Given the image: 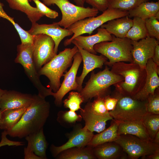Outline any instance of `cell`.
Returning a JSON list of instances; mask_svg holds the SVG:
<instances>
[{
  "label": "cell",
  "instance_id": "obj_1",
  "mask_svg": "<svg viewBox=\"0 0 159 159\" xmlns=\"http://www.w3.org/2000/svg\"><path fill=\"white\" fill-rule=\"evenodd\" d=\"M33 96V101L19 122L12 129L6 130L7 135L22 138L43 127L49 115L50 105L45 98L38 95Z\"/></svg>",
  "mask_w": 159,
  "mask_h": 159
},
{
  "label": "cell",
  "instance_id": "obj_2",
  "mask_svg": "<svg viewBox=\"0 0 159 159\" xmlns=\"http://www.w3.org/2000/svg\"><path fill=\"white\" fill-rule=\"evenodd\" d=\"M111 67L112 72L124 78L123 81L114 85L123 93L133 97L143 87L146 73L145 69H142L138 64L133 62H119Z\"/></svg>",
  "mask_w": 159,
  "mask_h": 159
},
{
  "label": "cell",
  "instance_id": "obj_3",
  "mask_svg": "<svg viewBox=\"0 0 159 159\" xmlns=\"http://www.w3.org/2000/svg\"><path fill=\"white\" fill-rule=\"evenodd\" d=\"M112 96L117 100L115 109L109 111L110 115L115 120L120 122L142 121L147 113V100L135 99L116 87Z\"/></svg>",
  "mask_w": 159,
  "mask_h": 159
},
{
  "label": "cell",
  "instance_id": "obj_4",
  "mask_svg": "<svg viewBox=\"0 0 159 159\" xmlns=\"http://www.w3.org/2000/svg\"><path fill=\"white\" fill-rule=\"evenodd\" d=\"M79 51L75 45L72 48H65L57 54L38 71L39 76L44 75L49 79V89L54 92L59 90L61 85V77L67 68L72 66L73 57Z\"/></svg>",
  "mask_w": 159,
  "mask_h": 159
},
{
  "label": "cell",
  "instance_id": "obj_5",
  "mask_svg": "<svg viewBox=\"0 0 159 159\" xmlns=\"http://www.w3.org/2000/svg\"><path fill=\"white\" fill-rule=\"evenodd\" d=\"M112 36V41L102 42L93 47L96 52L101 54L108 59L109 61H107L105 64L111 67L117 62H132V40L126 37L120 38Z\"/></svg>",
  "mask_w": 159,
  "mask_h": 159
},
{
  "label": "cell",
  "instance_id": "obj_6",
  "mask_svg": "<svg viewBox=\"0 0 159 159\" xmlns=\"http://www.w3.org/2000/svg\"><path fill=\"white\" fill-rule=\"evenodd\" d=\"M123 80V77L113 73L106 65L103 70L96 74L92 71L85 87L79 92L84 102H87L93 97L108 95L107 92L111 86Z\"/></svg>",
  "mask_w": 159,
  "mask_h": 159
},
{
  "label": "cell",
  "instance_id": "obj_7",
  "mask_svg": "<svg viewBox=\"0 0 159 159\" xmlns=\"http://www.w3.org/2000/svg\"><path fill=\"white\" fill-rule=\"evenodd\" d=\"M128 15V11L108 8L98 16L79 20L67 28L73 32V35L70 38L65 40L64 45L67 46L70 44L72 40L78 36L86 33L90 35L94 30L109 21Z\"/></svg>",
  "mask_w": 159,
  "mask_h": 159
},
{
  "label": "cell",
  "instance_id": "obj_8",
  "mask_svg": "<svg viewBox=\"0 0 159 159\" xmlns=\"http://www.w3.org/2000/svg\"><path fill=\"white\" fill-rule=\"evenodd\" d=\"M42 0L47 6L55 4L59 7L62 14V18L57 23L65 29L80 20L95 16L99 13L94 8L78 6L71 3L69 0Z\"/></svg>",
  "mask_w": 159,
  "mask_h": 159
},
{
  "label": "cell",
  "instance_id": "obj_9",
  "mask_svg": "<svg viewBox=\"0 0 159 159\" xmlns=\"http://www.w3.org/2000/svg\"><path fill=\"white\" fill-rule=\"evenodd\" d=\"M33 44L27 43L17 46V53L15 62L21 64L25 73L38 92V95L42 98L50 95L52 91L44 86L40 80L33 58Z\"/></svg>",
  "mask_w": 159,
  "mask_h": 159
},
{
  "label": "cell",
  "instance_id": "obj_10",
  "mask_svg": "<svg viewBox=\"0 0 159 159\" xmlns=\"http://www.w3.org/2000/svg\"><path fill=\"white\" fill-rule=\"evenodd\" d=\"M115 141L121 146L127 157L131 159L143 158L154 153L159 149V145L151 140L141 139L129 134L119 135Z\"/></svg>",
  "mask_w": 159,
  "mask_h": 159
},
{
  "label": "cell",
  "instance_id": "obj_11",
  "mask_svg": "<svg viewBox=\"0 0 159 159\" xmlns=\"http://www.w3.org/2000/svg\"><path fill=\"white\" fill-rule=\"evenodd\" d=\"M33 58L37 70H39L57 54L55 43L50 36L44 34L33 35Z\"/></svg>",
  "mask_w": 159,
  "mask_h": 159
},
{
  "label": "cell",
  "instance_id": "obj_12",
  "mask_svg": "<svg viewBox=\"0 0 159 159\" xmlns=\"http://www.w3.org/2000/svg\"><path fill=\"white\" fill-rule=\"evenodd\" d=\"M82 61V55L79 51L74 56L73 62L69 70L63 74L64 80L59 90L55 92H51L50 95L54 98V102L57 106H62L63 98L69 92L72 90L78 91L79 86L76 81V75Z\"/></svg>",
  "mask_w": 159,
  "mask_h": 159
},
{
  "label": "cell",
  "instance_id": "obj_13",
  "mask_svg": "<svg viewBox=\"0 0 159 159\" xmlns=\"http://www.w3.org/2000/svg\"><path fill=\"white\" fill-rule=\"evenodd\" d=\"M72 131L66 134L68 138L67 142L57 146L53 144L50 149L53 157L55 158L60 152L67 149L74 147H84L87 145L94 134L85 126L83 127L80 124L75 125Z\"/></svg>",
  "mask_w": 159,
  "mask_h": 159
},
{
  "label": "cell",
  "instance_id": "obj_14",
  "mask_svg": "<svg viewBox=\"0 0 159 159\" xmlns=\"http://www.w3.org/2000/svg\"><path fill=\"white\" fill-rule=\"evenodd\" d=\"M133 62L138 64L142 69H145L148 60L153 57L159 41L147 36L138 41H132Z\"/></svg>",
  "mask_w": 159,
  "mask_h": 159
},
{
  "label": "cell",
  "instance_id": "obj_15",
  "mask_svg": "<svg viewBox=\"0 0 159 159\" xmlns=\"http://www.w3.org/2000/svg\"><path fill=\"white\" fill-rule=\"evenodd\" d=\"M60 26L57 22L50 24H40L36 22L32 23L31 28L27 32L33 36L44 34L51 37L54 42V51L57 54L59 45L62 40L65 37L73 34L68 29Z\"/></svg>",
  "mask_w": 159,
  "mask_h": 159
},
{
  "label": "cell",
  "instance_id": "obj_16",
  "mask_svg": "<svg viewBox=\"0 0 159 159\" xmlns=\"http://www.w3.org/2000/svg\"><path fill=\"white\" fill-rule=\"evenodd\" d=\"M145 69L146 76L144 85L138 93L132 97L141 100H147L149 96L153 94L159 87V66L152 58L148 60Z\"/></svg>",
  "mask_w": 159,
  "mask_h": 159
},
{
  "label": "cell",
  "instance_id": "obj_17",
  "mask_svg": "<svg viewBox=\"0 0 159 159\" xmlns=\"http://www.w3.org/2000/svg\"><path fill=\"white\" fill-rule=\"evenodd\" d=\"M33 100V95L30 94L14 90H6L0 99V110L2 111L7 110L28 108Z\"/></svg>",
  "mask_w": 159,
  "mask_h": 159
},
{
  "label": "cell",
  "instance_id": "obj_18",
  "mask_svg": "<svg viewBox=\"0 0 159 159\" xmlns=\"http://www.w3.org/2000/svg\"><path fill=\"white\" fill-rule=\"evenodd\" d=\"M82 55L83 63L82 74L76 77V81L79 86L78 92L82 89L83 80L88 74L96 68H102L103 65L107 61V59L101 54L100 56L90 53L76 45Z\"/></svg>",
  "mask_w": 159,
  "mask_h": 159
},
{
  "label": "cell",
  "instance_id": "obj_19",
  "mask_svg": "<svg viewBox=\"0 0 159 159\" xmlns=\"http://www.w3.org/2000/svg\"><path fill=\"white\" fill-rule=\"evenodd\" d=\"M112 35L104 28L97 29V32L95 34L88 36L81 35L75 37L71 41L75 45L93 54H97L93 49L96 44L104 41H110L112 40Z\"/></svg>",
  "mask_w": 159,
  "mask_h": 159
},
{
  "label": "cell",
  "instance_id": "obj_20",
  "mask_svg": "<svg viewBox=\"0 0 159 159\" xmlns=\"http://www.w3.org/2000/svg\"><path fill=\"white\" fill-rule=\"evenodd\" d=\"M96 159H125L127 157L121 146L115 141L103 143L92 148Z\"/></svg>",
  "mask_w": 159,
  "mask_h": 159
},
{
  "label": "cell",
  "instance_id": "obj_21",
  "mask_svg": "<svg viewBox=\"0 0 159 159\" xmlns=\"http://www.w3.org/2000/svg\"><path fill=\"white\" fill-rule=\"evenodd\" d=\"M133 24V21L128 16L112 19L100 27L104 28L110 34L115 37L123 38Z\"/></svg>",
  "mask_w": 159,
  "mask_h": 159
},
{
  "label": "cell",
  "instance_id": "obj_22",
  "mask_svg": "<svg viewBox=\"0 0 159 159\" xmlns=\"http://www.w3.org/2000/svg\"><path fill=\"white\" fill-rule=\"evenodd\" d=\"M80 115L84 120L85 126L93 132H100L105 129L107 122L113 119L112 117H105L97 115L84 108L80 110Z\"/></svg>",
  "mask_w": 159,
  "mask_h": 159
},
{
  "label": "cell",
  "instance_id": "obj_23",
  "mask_svg": "<svg viewBox=\"0 0 159 159\" xmlns=\"http://www.w3.org/2000/svg\"><path fill=\"white\" fill-rule=\"evenodd\" d=\"M117 133L118 135H132L141 139L151 140L142 121L141 120L120 122Z\"/></svg>",
  "mask_w": 159,
  "mask_h": 159
},
{
  "label": "cell",
  "instance_id": "obj_24",
  "mask_svg": "<svg viewBox=\"0 0 159 159\" xmlns=\"http://www.w3.org/2000/svg\"><path fill=\"white\" fill-rule=\"evenodd\" d=\"M119 121L112 119L110 125L98 134L94 135L87 146L93 148L103 143L115 141L119 135L117 133Z\"/></svg>",
  "mask_w": 159,
  "mask_h": 159
},
{
  "label": "cell",
  "instance_id": "obj_25",
  "mask_svg": "<svg viewBox=\"0 0 159 159\" xmlns=\"http://www.w3.org/2000/svg\"><path fill=\"white\" fill-rule=\"evenodd\" d=\"M31 145L35 154L41 159H47L46 151L48 143L43 132V127L37 132L31 134L25 137Z\"/></svg>",
  "mask_w": 159,
  "mask_h": 159
},
{
  "label": "cell",
  "instance_id": "obj_26",
  "mask_svg": "<svg viewBox=\"0 0 159 159\" xmlns=\"http://www.w3.org/2000/svg\"><path fill=\"white\" fill-rule=\"evenodd\" d=\"M128 12L129 17H137L145 20L159 12V1L143 2Z\"/></svg>",
  "mask_w": 159,
  "mask_h": 159
},
{
  "label": "cell",
  "instance_id": "obj_27",
  "mask_svg": "<svg viewBox=\"0 0 159 159\" xmlns=\"http://www.w3.org/2000/svg\"><path fill=\"white\" fill-rule=\"evenodd\" d=\"M10 8L25 13L32 23H36L44 16L36 7L31 6L29 0H6Z\"/></svg>",
  "mask_w": 159,
  "mask_h": 159
},
{
  "label": "cell",
  "instance_id": "obj_28",
  "mask_svg": "<svg viewBox=\"0 0 159 159\" xmlns=\"http://www.w3.org/2000/svg\"><path fill=\"white\" fill-rule=\"evenodd\" d=\"M55 158L57 159H96L92 148L87 146L74 147L60 152Z\"/></svg>",
  "mask_w": 159,
  "mask_h": 159
},
{
  "label": "cell",
  "instance_id": "obj_29",
  "mask_svg": "<svg viewBox=\"0 0 159 159\" xmlns=\"http://www.w3.org/2000/svg\"><path fill=\"white\" fill-rule=\"evenodd\" d=\"M27 108L7 110L1 111L0 119V129L10 130L19 122Z\"/></svg>",
  "mask_w": 159,
  "mask_h": 159
},
{
  "label": "cell",
  "instance_id": "obj_30",
  "mask_svg": "<svg viewBox=\"0 0 159 159\" xmlns=\"http://www.w3.org/2000/svg\"><path fill=\"white\" fill-rule=\"evenodd\" d=\"M132 21V25L127 33L125 37L132 41H138L148 36L145 20L134 17Z\"/></svg>",
  "mask_w": 159,
  "mask_h": 159
},
{
  "label": "cell",
  "instance_id": "obj_31",
  "mask_svg": "<svg viewBox=\"0 0 159 159\" xmlns=\"http://www.w3.org/2000/svg\"><path fill=\"white\" fill-rule=\"evenodd\" d=\"M82 119L80 114L78 115L75 111L69 110L58 112L57 120L62 126L69 128L74 126L77 122L81 121Z\"/></svg>",
  "mask_w": 159,
  "mask_h": 159
},
{
  "label": "cell",
  "instance_id": "obj_32",
  "mask_svg": "<svg viewBox=\"0 0 159 159\" xmlns=\"http://www.w3.org/2000/svg\"><path fill=\"white\" fill-rule=\"evenodd\" d=\"M105 96H98L95 97V99L92 102L90 101L87 102L84 108L99 116L112 117L110 114L109 111L106 108L104 102Z\"/></svg>",
  "mask_w": 159,
  "mask_h": 159
},
{
  "label": "cell",
  "instance_id": "obj_33",
  "mask_svg": "<svg viewBox=\"0 0 159 159\" xmlns=\"http://www.w3.org/2000/svg\"><path fill=\"white\" fill-rule=\"evenodd\" d=\"M142 122L153 141L156 134L159 131V115L147 113L143 117Z\"/></svg>",
  "mask_w": 159,
  "mask_h": 159
},
{
  "label": "cell",
  "instance_id": "obj_34",
  "mask_svg": "<svg viewBox=\"0 0 159 159\" xmlns=\"http://www.w3.org/2000/svg\"><path fill=\"white\" fill-rule=\"evenodd\" d=\"M148 0H107L108 8L127 11Z\"/></svg>",
  "mask_w": 159,
  "mask_h": 159
},
{
  "label": "cell",
  "instance_id": "obj_35",
  "mask_svg": "<svg viewBox=\"0 0 159 159\" xmlns=\"http://www.w3.org/2000/svg\"><path fill=\"white\" fill-rule=\"evenodd\" d=\"M65 108L76 111L81 110V105L84 102L83 98L79 92L72 91L70 92L67 98L62 101Z\"/></svg>",
  "mask_w": 159,
  "mask_h": 159
},
{
  "label": "cell",
  "instance_id": "obj_36",
  "mask_svg": "<svg viewBox=\"0 0 159 159\" xmlns=\"http://www.w3.org/2000/svg\"><path fill=\"white\" fill-rule=\"evenodd\" d=\"M148 36L159 41V21L155 16L145 20Z\"/></svg>",
  "mask_w": 159,
  "mask_h": 159
},
{
  "label": "cell",
  "instance_id": "obj_37",
  "mask_svg": "<svg viewBox=\"0 0 159 159\" xmlns=\"http://www.w3.org/2000/svg\"><path fill=\"white\" fill-rule=\"evenodd\" d=\"M147 113L159 115V92L157 89L154 94L150 95L147 99Z\"/></svg>",
  "mask_w": 159,
  "mask_h": 159
},
{
  "label": "cell",
  "instance_id": "obj_38",
  "mask_svg": "<svg viewBox=\"0 0 159 159\" xmlns=\"http://www.w3.org/2000/svg\"><path fill=\"white\" fill-rule=\"evenodd\" d=\"M35 3L38 11L44 16L50 19H55L58 16V13L56 11L48 8L39 0H32Z\"/></svg>",
  "mask_w": 159,
  "mask_h": 159
},
{
  "label": "cell",
  "instance_id": "obj_39",
  "mask_svg": "<svg viewBox=\"0 0 159 159\" xmlns=\"http://www.w3.org/2000/svg\"><path fill=\"white\" fill-rule=\"evenodd\" d=\"M85 1L99 11L102 12L108 8L107 0H85Z\"/></svg>",
  "mask_w": 159,
  "mask_h": 159
},
{
  "label": "cell",
  "instance_id": "obj_40",
  "mask_svg": "<svg viewBox=\"0 0 159 159\" xmlns=\"http://www.w3.org/2000/svg\"><path fill=\"white\" fill-rule=\"evenodd\" d=\"M7 134L6 130L2 133L1 140L0 143V147L5 145L9 146H21L24 145L23 142L10 140L6 138Z\"/></svg>",
  "mask_w": 159,
  "mask_h": 159
},
{
  "label": "cell",
  "instance_id": "obj_41",
  "mask_svg": "<svg viewBox=\"0 0 159 159\" xmlns=\"http://www.w3.org/2000/svg\"><path fill=\"white\" fill-rule=\"evenodd\" d=\"M117 102V99L109 95L104 97V102L106 109L109 111L113 110L115 108Z\"/></svg>",
  "mask_w": 159,
  "mask_h": 159
},
{
  "label": "cell",
  "instance_id": "obj_42",
  "mask_svg": "<svg viewBox=\"0 0 159 159\" xmlns=\"http://www.w3.org/2000/svg\"><path fill=\"white\" fill-rule=\"evenodd\" d=\"M24 159H41L34 153L30 143H28L26 148H24Z\"/></svg>",
  "mask_w": 159,
  "mask_h": 159
},
{
  "label": "cell",
  "instance_id": "obj_43",
  "mask_svg": "<svg viewBox=\"0 0 159 159\" xmlns=\"http://www.w3.org/2000/svg\"><path fill=\"white\" fill-rule=\"evenodd\" d=\"M154 62L158 66H159V45L157 44L155 48L154 54L152 58Z\"/></svg>",
  "mask_w": 159,
  "mask_h": 159
},
{
  "label": "cell",
  "instance_id": "obj_44",
  "mask_svg": "<svg viewBox=\"0 0 159 159\" xmlns=\"http://www.w3.org/2000/svg\"><path fill=\"white\" fill-rule=\"evenodd\" d=\"M143 159H159V149H158L154 153L142 158Z\"/></svg>",
  "mask_w": 159,
  "mask_h": 159
},
{
  "label": "cell",
  "instance_id": "obj_45",
  "mask_svg": "<svg viewBox=\"0 0 159 159\" xmlns=\"http://www.w3.org/2000/svg\"><path fill=\"white\" fill-rule=\"evenodd\" d=\"M74 2L76 3V5L81 6L84 7V5L85 3V0H73Z\"/></svg>",
  "mask_w": 159,
  "mask_h": 159
},
{
  "label": "cell",
  "instance_id": "obj_46",
  "mask_svg": "<svg viewBox=\"0 0 159 159\" xmlns=\"http://www.w3.org/2000/svg\"><path fill=\"white\" fill-rule=\"evenodd\" d=\"M153 141L155 143L159 145V131L156 134Z\"/></svg>",
  "mask_w": 159,
  "mask_h": 159
},
{
  "label": "cell",
  "instance_id": "obj_47",
  "mask_svg": "<svg viewBox=\"0 0 159 159\" xmlns=\"http://www.w3.org/2000/svg\"><path fill=\"white\" fill-rule=\"evenodd\" d=\"M6 91V90H4L0 88V99Z\"/></svg>",
  "mask_w": 159,
  "mask_h": 159
},
{
  "label": "cell",
  "instance_id": "obj_48",
  "mask_svg": "<svg viewBox=\"0 0 159 159\" xmlns=\"http://www.w3.org/2000/svg\"><path fill=\"white\" fill-rule=\"evenodd\" d=\"M1 111L0 110V119L1 116Z\"/></svg>",
  "mask_w": 159,
  "mask_h": 159
},
{
  "label": "cell",
  "instance_id": "obj_49",
  "mask_svg": "<svg viewBox=\"0 0 159 159\" xmlns=\"http://www.w3.org/2000/svg\"><path fill=\"white\" fill-rule=\"evenodd\" d=\"M3 4L2 3H1L0 2V5H1Z\"/></svg>",
  "mask_w": 159,
  "mask_h": 159
},
{
  "label": "cell",
  "instance_id": "obj_50",
  "mask_svg": "<svg viewBox=\"0 0 159 159\" xmlns=\"http://www.w3.org/2000/svg\"><path fill=\"white\" fill-rule=\"evenodd\" d=\"M29 0V1H31L32 0Z\"/></svg>",
  "mask_w": 159,
  "mask_h": 159
}]
</instances>
